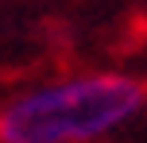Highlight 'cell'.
<instances>
[{
	"mask_svg": "<svg viewBox=\"0 0 147 143\" xmlns=\"http://www.w3.org/2000/svg\"><path fill=\"white\" fill-rule=\"evenodd\" d=\"M143 105L147 93L132 77H66L0 108V143H89L124 128Z\"/></svg>",
	"mask_w": 147,
	"mask_h": 143,
	"instance_id": "cell-1",
	"label": "cell"
}]
</instances>
